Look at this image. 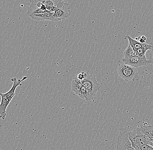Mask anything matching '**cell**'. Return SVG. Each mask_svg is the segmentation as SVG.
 Returning <instances> with one entry per match:
<instances>
[{
  "label": "cell",
  "instance_id": "obj_2",
  "mask_svg": "<svg viewBox=\"0 0 153 150\" xmlns=\"http://www.w3.org/2000/svg\"><path fill=\"white\" fill-rule=\"evenodd\" d=\"M128 137L132 146L137 150L143 145L150 143V141L142 132L141 128H138L133 131H130Z\"/></svg>",
  "mask_w": 153,
  "mask_h": 150
},
{
  "label": "cell",
  "instance_id": "obj_1",
  "mask_svg": "<svg viewBox=\"0 0 153 150\" xmlns=\"http://www.w3.org/2000/svg\"><path fill=\"white\" fill-rule=\"evenodd\" d=\"M118 75L126 82L130 81H137L140 76L136 68L124 63L120 64L118 68Z\"/></svg>",
  "mask_w": 153,
  "mask_h": 150
},
{
  "label": "cell",
  "instance_id": "obj_21",
  "mask_svg": "<svg viewBox=\"0 0 153 150\" xmlns=\"http://www.w3.org/2000/svg\"><path fill=\"white\" fill-rule=\"evenodd\" d=\"M149 145H151V146H152L153 147V142H150V143H149Z\"/></svg>",
  "mask_w": 153,
  "mask_h": 150
},
{
  "label": "cell",
  "instance_id": "obj_20",
  "mask_svg": "<svg viewBox=\"0 0 153 150\" xmlns=\"http://www.w3.org/2000/svg\"><path fill=\"white\" fill-rule=\"evenodd\" d=\"M151 53L150 54V59L149 61H150L151 64L153 65V45L152 44V47H151Z\"/></svg>",
  "mask_w": 153,
  "mask_h": 150
},
{
  "label": "cell",
  "instance_id": "obj_10",
  "mask_svg": "<svg viewBox=\"0 0 153 150\" xmlns=\"http://www.w3.org/2000/svg\"><path fill=\"white\" fill-rule=\"evenodd\" d=\"M54 12H51L47 10L41 14H33L30 16L31 18L37 21H51L53 22V15Z\"/></svg>",
  "mask_w": 153,
  "mask_h": 150
},
{
  "label": "cell",
  "instance_id": "obj_6",
  "mask_svg": "<svg viewBox=\"0 0 153 150\" xmlns=\"http://www.w3.org/2000/svg\"><path fill=\"white\" fill-rule=\"evenodd\" d=\"M122 61L125 64L128 65L136 68L142 66H147L151 64L146 57H141L138 56H134L129 59L124 58Z\"/></svg>",
  "mask_w": 153,
  "mask_h": 150
},
{
  "label": "cell",
  "instance_id": "obj_16",
  "mask_svg": "<svg viewBox=\"0 0 153 150\" xmlns=\"http://www.w3.org/2000/svg\"><path fill=\"white\" fill-rule=\"evenodd\" d=\"M78 96L81 97V99H85L86 101H89L88 92L87 89L83 86Z\"/></svg>",
  "mask_w": 153,
  "mask_h": 150
},
{
  "label": "cell",
  "instance_id": "obj_13",
  "mask_svg": "<svg viewBox=\"0 0 153 150\" xmlns=\"http://www.w3.org/2000/svg\"><path fill=\"white\" fill-rule=\"evenodd\" d=\"M126 39H128V40L129 44L135 50H136L140 48L143 47L146 44V43H145V44H142V43H140L139 42L137 41L135 39H133V38H131L130 36L128 35H127L125 37L124 40H126Z\"/></svg>",
  "mask_w": 153,
  "mask_h": 150
},
{
  "label": "cell",
  "instance_id": "obj_9",
  "mask_svg": "<svg viewBox=\"0 0 153 150\" xmlns=\"http://www.w3.org/2000/svg\"><path fill=\"white\" fill-rule=\"evenodd\" d=\"M46 7L47 10L54 12L58 6L63 1L62 0H40Z\"/></svg>",
  "mask_w": 153,
  "mask_h": 150
},
{
  "label": "cell",
  "instance_id": "obj_5",
  "mask_svg": "<svg viewBox=\"0 0 153 150\" xmlns=\"http://www.w3.org/2000/svg\"><path fill=\"white\" fill-rule=\"evenodd\" d=\"M71 16V9L69 5L67 3L62 2L54 12L53 22L68 18Z\"/></svg>",
  "mask_w": 153,
  "mask_h": 150
},
{
  "label": "cell",
  "instance_id": "obj_19",
  "mask_svg": "<svg viewBox=\"0 0 153 150\" xmlns=\"http://www.w3.org/2000/svg\"><path fill=\"white\" fill-rule=\"evenodd\" d=\"M135 40L140 43L145 44L147 40V38L145 36L143 35V36H139L137 38H135Z\"/></svg>",
  "mask_w": 153,
  "mask_h": 150
},
{
  "label": "cell",
  "instance_id": "obj_8",
  "mask_svg": "<svg viewBox=\"0 0 153 150\" xmlns=\"http://www.w3.org/2000/svg\"><path fill=\"white\" fill-rule=\"evenodd\" d=\"M28 77L27 76H25L22 78V80L18 79L17 80L16 78H13L11 79V81L13 82V85L12 86L11 89L9 91L7 92L6 93L4 94H2L1 93V95L6 96H14L15 95V91H16V88L19 86H22V82L24 81V80H26L27 79Z\"/></svg>",
  "mask_w": 153,
  "mask_h": 150
},
{
  "label": "cell",
  "instance_id": "obj_17",
  "mask_svg": "<svg viewBox=\"0 0 153 150\" xmlns=\"http://www.w3.org/2000/svg\"><path fill=\"white\" fill-rule=\"evenodd\" d=\"M88 76V73H86L85 72L82 71L81 73L78 74L77 76V78L79 80L82 81V80H85L86 79V77Z\"/></svg>",
  "mask_w": 153,
  "mask_h": 150
},
{
  "label": "cell",
  "instance_id": "obj_15",
  "mask_svg": "<svg viewBox=\"0 0 153 150\" xmlns=\"http://www.w3.org/2000/svg\"><path fill=\"white\" fill-rule=\"evenodd\" d=\"M152 46V44H146L143 47L135 50L136 51L137 54V56L141 57H146L145 54H146V52H147L148 50L151 49Z\"/></svg>",
  "mask_w": 153,
  "mask_h": 150
},
{
  "label": "cell",
  "instance_id": "obj_3",
  "mask_svg": "<svg viewBox=\"0 0 153 150\" xmlns=\"http://www.w3.org/2000/svg\"><path fill=\"white\" fill-rule=\"evenodd\" d=\"M130 130L129 127L121 128L117 137V149L116 150H137L132 145L129 139Z\"/></svg>",
  "mask_w": 153,
  "mask_h": 150
},
{
  "label": "cell",
  "instance_id": "obj_11",
  "mask_svg": "<svg viewBox=\"0 0 153 150\" xmlns=\"http://www.w3.org/2000/svg\"><path fill=\"white\" fill-rule=\"evenodd\" d=\"M141 128L142 132L147 137L150 142H153V125H144Z\"/></svg>",
  "mask_w": 153,
  "mask_h": 150
},
{
  "label": "cell",
  "instance_id": "obj_7",
  "mask_svg": "<svg viewBox=\"0 0 153 150\" xmlns=\"http://www.w3.org/2000/svg\"><path fill=\"white\" fill-rule=\"evenodd\" d=\"M1 96V102L0 105V117L3 120H4L7 115V108L14 96Z\"/></svg>",
  "mask_w": 153,
  "mask_h": 150
},
{
  "label": "cell",
  "instance_id": "obj_14",
  "mask_svg": "<svg viewBox=\"0 0 153 150\" xmlns=\"http://www.w3.org/2000/svg\"><path fill=\"white\" fill-rule=\"evenodd\" d=\"M124 59H129L134 56H137L136 51L130 44L124 51Z\"/></svg>",
  "mask_w": 153,
  "mask_h": 150
},
{
  "label": "cell",
  "instance_id": "obj_12",
  "mask_svg": "<svg viewBox=\"0 0 153 150\" xmlns=\"http://www.w3.org/2000/svg\"><path fill=\"white\" fill-rule=\"evenodd\" d=\"M82 86L83 85L81 80H79L77 78L73 79L72 82L71 88L73 91L74 92L75 94L79 95Z\"/></svg>",
  "mask_w": 153,
  "mask_h": 150
},
{
  "label": "cell",
  "instance_id": "obj_18",
  "mask_svg": "<svg viewBox=\"0 0 153 150\" xmlns=\"http://www.w3.org/2000/svg\"><path fill=\"white\" fill-rule=\"evenodd\" d=\"M139 150H153V147L149 144H145L141 146Z\"/></svg>",
  "mask_w": 153,
  "mask_h": 150
},
{
  "label": "cell",
  "instance_id": "obj_4",
  "mask_svg": "<svg viewBox=\"0 0 153 150\" xmlns=\"http://www.w3.org/2000/svg\"><path fill=\"white\" fill-rule=\"evenodd\" d=\"M82 85L88 90L89 94V101L93 99L100 88V85L93 74H89L85 80L81 81Z\"/></svg>",
  "mask_w": 153,
  "mask_h": 150
}]
</instances>
